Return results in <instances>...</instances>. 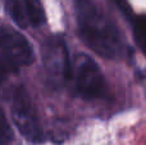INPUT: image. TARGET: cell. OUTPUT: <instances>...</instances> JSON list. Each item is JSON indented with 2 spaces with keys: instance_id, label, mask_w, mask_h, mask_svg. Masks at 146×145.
I'll list each match as a JSON object with an SVG mask.
<instances>
[{
  "instance_id": "cell-1",
  "label": "cell",
  "mask_w": 146,
  "mask_h": 145,
  "mask_svg": "<svg viewBox=\"0 0 146 145\" xmlns=\"http://www.w3.org/2000/svg\"><path fill=\"white\" fill-rule=\"evenodd\" d=\"M74 8L83 43L103 58H121L124 49L121 32L95 0H74Z\"/></svg>"
},
{
  "instance_id": "cell-2",
  "label": "cell",
  "mask_w": 146,
  "mask_h": 145,
  "mask_svg": "<svg viewBox=\"0 0 146 145\" xmlns=\"http://www.w3.org/2000/svg\"><path fill=\"white\" fill-rule=\"evenodd\" d=\"M42 63L45 80L51 89H60L71 77V62L64 40L51 36L42 44Z\"/></svg>"
},
{
  "instance_id": "cell-3",
  "label": "cell",
  "mask_w": 146,
  "mask_h": 145,
  "mask_svg": "<svg viewBox=\"0 0 146 145\" xmlns=\"http://www.w3.org/2000/svg\"><path fill=\"white\" fill-rule=\"evenodd\" d=\"M74 81L78 94L85 99H100L106 95L103 72L98 63L86 54H78L76 57Z\"/></svg>"
},
{
  "instance_id": "cell-4",
  "label": "cell",
  "mask_w": 146,
  "mask_h": 145,
  "mask_svg": "<svg viewBox=\"0 0 146 145\" xmlns=\"http://www.w3.org/2000/svg\"><path fill=\"white\" fill-rule=\"evenodd\" d=\"M0 51L13 69L27 67L35 61V54L26 36L8 25H0Z\"/></svg>"
},
{
  "instance_id": "cell-5",
  "label": "cell",
  "mask_w": 146,
  "mask_h": 145,
  "mask_svg": "<svg viewBox=\"0 0 146 145\" xmlns=\"http://www.w3.org/2000/svg\"><path fill=\"white\" fill-rule=\"evenodd\" d=\"M12 116L15 126L27 140L32 143L42 141V132L38 125L37 114L31 99L23 89L15 91L12 100Z\"/></svg>"
},
{
  "instance_id": "cell-6",
  "label": "cell",
  "mask_w": 146,
  "mask_h": 145,
  "mask_svg": "<svg viewBox=\"0 0 146 145\" xmlns=\"http://www.w3.org/2000/svg\"><path fill=\"white\" fill-rule=\"evenodd\" d=\"M27 21L30 25L40 27L45 23V12L40 0H22Z\"/></svg>"
},
{
  "instance_id": "cell-7",
  "label": "cell",
  "mask_w": 146,
  "mask_h": 145,
  "mask_svg": "<svg viewBox=\"0 0 146 145\" xmlns=\"http://www.w3.org/2000/svg\"><path fill=\"white\" fill-rule=\"evenodd\" d=\"M7 7H8V10H9L10 17L15 21V23L23 28L27 27L28 21H27V17H26L22 0H7Z\"/></svg>"
},
{
  "instance_id": "cell-8",
  "label": "cell",
  "mask_w": 146,
  "mask_h": 145,
  "mask_svg": "<svg viewBox=\"0 0 146 145\" xmlns=\"http://www.w3.org/2000/svg\"><path fill=\"white\" fill-rule=\"evenodd\" d=\"M133 23V36L137 45L141 50H144V40H145V31H146V21L144 15H136L132 18Z\"/></svg>"
},
{
  "instance_id": "cell-9",
  "label": "cell",
  "mask_w": 146,
  "mask_h": 145,
  "mask_svg": "<svg viewBox=\"0 0 146 145\" xmlns=\"http://www.w3.org/2000/svg\"><path fill=\"white\" fill-rule=\"evenodd\" d=\"M13 139V131L5 117L3 109L0 108V145H7Z\"/></svg>"
},
{
  "instance_id": "cell-10",
  "label": "cell",
  "mask_w": 146,
  "mask_h": 145,
  "mask_svg": "<svg viewBox=\"0 0 146 145\" xmlns=\"http://www.w3.org/2000/svg\"><path fill=\"white\" fill-rule=\"evenodd\" d=\"M114 3H115V5L121 9V12L123 13L124 15H126L127 18H129V19H132V18L135 17L133 14H132V10H131V7L128 5V3H127V0H114Z\"/></svg>"
},
{
  "instance_id": "cell-11",
  "label": "cell",
  "mask_w": 146,
  "mask_h": 145,
  "mask_svg": "<svg viewBox=\"0 0 146 145\" xmlns=\"http://www.w3.org/2000/svg\"><path fill=\"white\" fill-rule=\"evenodd\" d=\"M7 73H8L7 67H5L4 62H3V58L0 57V85L5 81V78H7Z\"/></svg>"
}]
</instances>
